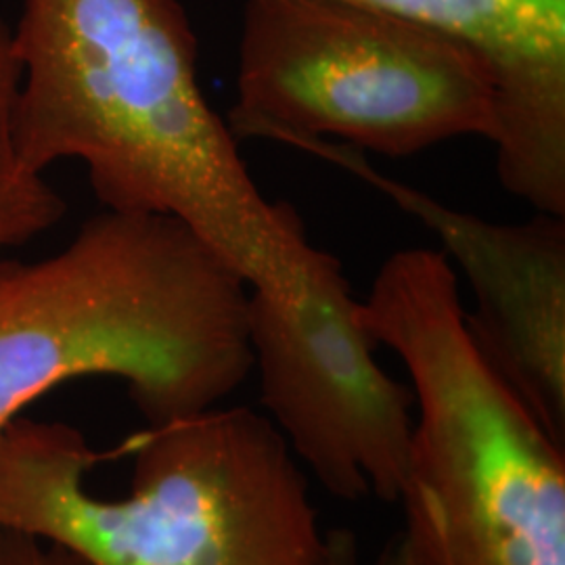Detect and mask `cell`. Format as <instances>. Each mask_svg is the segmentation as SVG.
<instances>
[{
    "mask_svg": "<svg viewBox=\"0 0 565 565\" xmlns=\"http://www.w3.org/2000/svg\"><path fill=\"white\" fill-rule=\"evenodd\" d=\"M228 130L408 158L494 141L497 84L463 42L348 0H245Z\"/></svg>",
    "mask_w": 565,
    "mask_h": 565,
    "instance_id": "obj_5",
    "label": "cell"
},
{
    "mask_svg": "<svg viewBox=\"0 0 565 565\" xmlns=\"http://www.w3.org/2000/svg\"><path fill=\"white\" fill-rule=\"evenodd\" d=\"M252 287L179 218L105 210L60 254L0 263V429L53 387L114 377L149 425L254 371Z\"/></svg>",
    "mask_w": 565,
    "mask_h": 565,
    "instance_id": "obj_2",
    "label": "cell"
},
{
    "mask_svg": "<svg viewBox=\"0 0 565 565\" xmlns=\"http://www.w3.org/2000/svg\"><path fill=\"white\" fill-rule=\"evenodd\" d=\"M361 319L411 377L415 436L401 505L411 565H565V446L488 364L446 254H392Z\"/></svg>",
    "mask_w": 565,
    "mask_h": 565,
    "instance_id": "obj_4",
    "label": "cell"
},
{
    "mask_svg": "<svg viewBox=\"0 0 565 565\" xmlns=\"http://www.w3.org/2000/svg\"><path fill=\"white\" fill-rule=\"evenodd\" d=\"M445 32L497 84V174L534 212L565 216V0H348Z\"/></svg>",
    "mask_w": 565,
    "mask_h": 565,
    "instance_id": "obj_8",
    "label": "cell"
},
{
    "mask_svg": "<svg viewBox=\"0 0 565 565\" xmlns=\"http://www.w3.org/2000/svg\"><path fill=\"white\" fill-rule=\"evenodd\" d=\"M294 147L375 186L443 242L476 298L473 312L465 310L471 340L565 446V216L536 212L525 223H492L387 177L354 147Z\"/></svg>",
    "mask_w": 565,
    "mask_h": 565,
    "instance_id": "obj_7",
    "label": "cell"
},
{
    "mask_svg": "<svg viewBox=\"0 0 565 565\" xmlns=\"http://www.w3.org/2000/svg\"><path fill=\"white\" fill-rule=\"evenodd\" d=\"M0 565H82L60 546L0 530Z\"/></svg>",
    "mask_w": 565,
    "mask_h": 565,
    "instance_id": "obj_11",
    "label": "cell"
},
{
    "mask_svg": "<svg viewBox=\"0 0 565 565\" xmlns=\"http://www.w3.org/2000/svg\"><path fill=\"white\" fill-rule=\"evenodd\" d=\"M11 32L21 162H82L105 210L179 218L252 291L300 296L317 247L289 203L266 200L207 102L181 0H25Z\"/></svg>",
    "mask_w": 565,
    "mask_h": 565,
    "instance_id": "obj_1",
    "label": "cell"
},
{
    "mask_svg": "<svg viewBox=\"0 0 565 565\" xmlns=\"http://www.w3.org/2000/svg\"><path fill=\"white\" fill-rule=\"evenodd\" d=\"M321 565H411L404 548L401 532L394 534L384 548L377 553L375 562L364 564L359 536L350 527H331L324 532L323 564Z\"/></svg>",
    "mask_w": 565,
    "mask_h": 565,
    "instance_id": "obj_10",
    "label": "cell"
},
{
    "mask_svg": "<svg viewBox=\"0 0 565 565\" xmlns=\"http://www.w3.org/2000/svg\"><path fill=\"white\" fill-rule=\"evenodd\" d=\"M13 32L0 20V263L13 247L36 239L60 223L65 202L44 174L21 162L13 139V105L20 88Z\"/></svg>",
    "mask_w": 565,
    "mask_h": 565,
    "instance_id": "obj_9",
    "label": "cell"
},
{
    "mask_svg": "<svg viewBox=\"0 0 565 565\" xmlns=\"http://www.w3.org/2000/svg\"><path fill=\"white\" fill-rule=\"evenodd\" d=\"M249 345L266 417L319 484L345 503H401L415 396L377 363L340 258L317 247L291 302L252 291Z\"/></svg>",
    "mask_w": 565,
    "mask_h": 565,
    "instance_id": "obj_6",
    "label": "cell"
},
{
    "mask_svg": "<svg viewBox=\"0 0 565 565\" xmlns=\"http://www.w3.org/2000/svg\"><path fill=\"white\" fill-rule=\"evenodd\" d=\"M128 494L93 490L81 429L20 417L0 429V530L82 565H321L324 532L298 459L247 406L149 425L128 443Z\"/></svg>",
    "mask_w": 565,
    "mask_h": 565,
    "instance_id": "obj_3",
    "label": "cell"
}]
</instances>
